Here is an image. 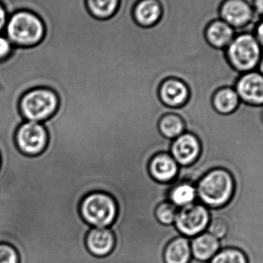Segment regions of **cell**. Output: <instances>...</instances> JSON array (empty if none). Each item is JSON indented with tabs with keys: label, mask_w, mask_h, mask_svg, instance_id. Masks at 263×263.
Wrapping results in <instances>:
<instances>
[{
	"label": "cell",
	"mask_w": 263,
	"mask_h": 263,
	"mask_svg": "<svg viewBox=\"0 0 263 263\" xmlns=\"http://www.w3.org/2000/svg\"><path fill=\"white\" fill-rule=\"evenodd\" d=\"M115 243V236L109 227L92 228L86 236V248L92 256L97 257L103 258L110 254Z\"/></svg>",
	"instance_id": "14"
},
{
	"label": "cell",
	"mask_w": 263,
	"mask_h": 263,
	"mask_svg": "<svg viewBox=\"0 0 263 263\" xmlns=\"http://www.w3.org/2000/svg\"><path fill=\"white\" fill-rule=\"evenodd\" d=\"M256 70L258 72H260L261 74L263 76V52L262 57H261L260 60H259V65H258L257 69Z\"/></svg>",
	"instance_id": "30"
},
{
	"label": "cell",
	"mask_w": 263,
	"mask_h": 263,
	"mask_svg": "<svg viewBox=\"0 0 263 263\" xmlns=\"http://www.w3.org/2000/svg\"><path fill=\"white\" fill-rule=\"evenodd\" d=\"M8 18H9V16H8L7 10H6L4 5L0 2V33L6 28Z\"/></svg>",
	"instance_id": "27"
},
{
	"label": "cell",
	"mask_w": 263,
	"mask_h": 263,
	"mask_svg": "<svg viewBox=\"0 0 263 263\" xmlns=\"http://www.w3.org/2000/svg\"><path fill=\"white\" fill-rule=\"evenodd\" d=\"M179 208L167 200L158 205L155 210L156 219L164 226L174 225Z\"/></svg>",
	"instance_id": "23"
},
{
	"label": "cell",
	"mask_w": 263,
	"mask_h": 263,
	"mask_svg": "<svg viewBox=\"0 0 263 263\" xmlns=\"http://www.w3.org/2000/svg\"><path fill=\"white\" fill-rule=\"evenodd\" d=\"M10 57H18V58H20V59H22V60H25V61H26V63H27L28 64H29V66H30L31 68H32V72H33V74H34L33 69H32V65L30 64V63H29V62H28V60H26V59L24 57H22V55H18V54H16V53L12 54V55H11ZM6 60H7V59H6ZM34 76H35V74H34ZM35 80H36V78H35ZM36 82H37V80H36ZM37 84H38V83H37ZM38 87H39V85H38Z\"/></svg>",
	"instance_id": "29"
},
{
	"label": "cell",
	"mask_w": 263,
	"mask_h": 263,
	"mask_svg": "<svg viewBox=\"0 0 263 263\" xmlns=\"http://www.w3.org/2000/svg\"><path fill=\"white\" fill-rule=\"evenodd\" d=\"M18 149L27 156H36L44 151L48 143V133L42 123L25 120L15 133Z\"/></svg>",
	"instance_id": "8"
},
{
	"label": "cell",
	"mask_w": 263,
	"mask_h": 263,
	"mask_svg": "<svg viewBox=\"0 0 263 263\" xmlns=\"http://www.w3.org/2000/svg\"><path fill=\"white\" fill-rule=\"evenodd\" d=\"M263 49L252 31L238 32L222 52L224 59L239 73L256 70Z\"/></svg>",
	"instance_id": "3"
},
{
	"label": "cell",
	"mask_w": 263,
	"mask_h": 263,
	"mask_svg": "<svg viewBox=\"0 0 263 263\" xmlns=\"http://www.w3.org/2000/svg\"><path fill=\"white\" fill-rule=\"evenodd\" d=\"M240 103V99L233 87H224L218 89L212 99L215 110L222 115L233 114Z\"/></svg>",
	"instance_id": "18"
},
{
	"label": "cell",
	"mask_w": 263,
	"mask_h": 263,
	"mask_svg": "<svg viewBox=\"0 0 263 263\" xmlns=\"http://www.w3.org/2000/svg\"><path fill=\"white\" fill-rule=\"evenodd\" d=\"M234 89L243 103L263 106V76L257 70L240 74Z\"/></svg>",
	"instance_id": "11"
},
{
	"label": "cell",
	"mask_w": 263,
	"mask_h": 263,
	"mask_svg": "<svg viewBox=\"0 0 263 263\" xmlns=\"http://www.w3.org/2000/svg\"><path fill=\"white\" fill-rule=\"evenodd\" d=\"M162 6L159 0H139L133 11L135 22L142 27L157 24L162 16Z\"/></svg>",
	"instance_id": "16"
},
{
	"label": "cell",
	"mask_w": 263,
	"mask_h": 263,
	"mask_svg": "<svg viewBox=\"0 0 263 263\" xmlns=\"http://www.w3.org/2000/svg\"><path fill=\"white\" fill-rule=\"evenodd\" d=\"M236 32L233 27L218 17L210 18L203 28V40L210 49L222 52L236 36Z\"/></svg>",
	"instance_id": "10"
},
{
	"label": "cell",
	"mask_w": 263,
	"mask_h": 263,
	"mask_svg": "<svg viewBox=\"0 0 263 263\" xmlns=\"http://www.w3.org/2000/svg\"><path fill=\"white\" fill-rule=\"evenodd\" d=\"M80 212L83 220L92 228H109L117 219L118 207L110 195L94 192L83 198Z\"/></svg>",
	"instance_id": "4"
},
{
	"label": "cell",
	"mask_w": 263,
	"mask_h": 263,
	"mask_svg": "<svg viewBox=\"0 0 263 263\" xmlns=\"http://www.w3.org/2000/svg\"><path fill=\"white\" fill-rule=\"evenodd\" d=\"M5 29L8 40L18 49L35 47L46 36V25L43 18L29 9L14 12L8 18Z\"/></svg>",
	"instance_id": "2"
},
{
	"label": "cell",
	"mask_w": 263,
	"mask_h": 263,
	"mask_svg": "<svg viewBox=\"0 0 263 263\" xmlns=\"http://www.w3.org/2000/svg\"><path fill=\"white\" fill-rule=\"evenodd\" d=\"M0 263H18L16 251L10 246L0 244Z\"/></svg>",
	"instance_id": "24"
},
{
	"label": "cell",
	"mask_w": 263,
	"mask_h": 263,
	"mask_svg": "<svg viewBox=\"0 0 263 263\" xmlns=\"http://www.w3.org/2000/svg\"><path fill=\"white\" fill-rule=\"evenodd\" d=\"M190 95L188 86L179 79L174 77L165 79L159 86V99L168 107H182L186 104Z\"/></svg>",
	"instance_id": "12"
},
{
	"label": "cell",
	"mask_w": 263,
	"mask_h": 263,
	"mask_svg": "<svg viewBox=\"0 0 263 263\" xmlns=\"http://www.w3.org/2000/svg\"><path fill=\"white\" fill-rule=\"evenodd\" d=\"M210 219V209L197 200L179 209L174 226L182 236L192 239L206 231Z\"/></svg>",
	"instance_id": "6"
},
{
	"label": "cell",
	"mask_w": 263,
	"mask_h": 263,
	"mask_svg": "<svg viewBox=\"0 0 263 263\" xmlns=\"http://www.w3.org/2000/svg\"><path fill=\"white\" fill-rule=\"evenodd\" d=\"M235 189L231 173L222 168L210 170L196 182L198 200L210 210L227 206L233 199Z\"/></svg>",
	"instance_id": "1"
},
{
	"label": "cell",
	"mask_w": 263,
	"mask_h": 263,
	"mask_svg": "<svg viewBox=\"0 0 263 263\" xmlns=\"http://www.w3.org/2000/svg\"><path fill=\"white\" fill-rule=\"evenodd\" d=\"M191 239L180 236L168 242L164 251L165 263H190L192 256Z\"/></svg>",
	"instance_id": "17"
},
{
	"label": "cell",
	"mask_w": 263,
	"mask_h": 263,
	"mask_svg": "<svg viewBox=\"0 0 263 263\" xmlns=\"http://www.w3.org/2000/svg\"><path fill=\"white\" fill-rule=\"evenodd\" d=\"M216 17L237 32L247 30L257 21L250 0H220L216 6Z\"/></svg>",
	"instance_id": "7"
},
{
	"label": "cell",
	"mask_w": 263,
	"mask_h": 263,
	"mask_svg": "<svg viewBox=\"0 0 263 263\" xmlns=\"http://www.w3.org/2000/svg\"><path fill=\"white\" fill-rule=\"evenodd\" d=\"M14 48L7 37L0 35V62L9 58L13 52Z\"/></svg>",
	"instance_id": "25"
},
{
	"label": "cell",
	"mask_w": 263,
	"mask_h": 263,
	"mask_svg": "<svg viewBox=\"0 0 263 263\" xmlns=\"http://www.w3.org/2000/svg\"><path fill=\"white\" fill-rule=\"evenodd\" d=\"M179 164L170 153H159L153 156L148 162V173L153 179L161 183H170L177 179Z\"/></svg>",
	"instance_id": "13"
},
{
	"label": "cell",
	"mask_w": 263,
	"mask_h": 263,
	"mask_svg": "<svg viewBox=\"0 0 263 263\" xmlns=\"http://www.w3.org/2000/svg\"><path fill=\"white\" fill-rule=\"evenodd\" d=\"M208 263H249L247 254L240 249L227 247L219 250Z\"/></svg>",
	"instance_id": "21"
},
{
	"label": "cell",
	"mask_w": 263,
	"mask_h": 263,
	"mask_svg": "<svg viewBox=\"0 0 263 263\" xmlns=\"http://www.w3.org/2000/svg\"><path fill=\"white\" fill-rule=\"evenodd\" d=\"M192 256L199 262L208 263L220 250V240L208 232H204L192 238Z\"/></svg>",
	"instance_id": "15"
},
{
	"label": "cell",
	"mask_w": 263,
	"mask_h": 263,
	"mask_svg": "<svg viewBox=\"0 0 263 263\" xmlns=\"http://www.w3.org/2000/svg\"><path fill=\"white\" fill-rule=\"evenodd\" d=\"M161 134L173 141L186 132V125L179 114H166L161 117L158 124Z\"/></svg>",
	"instance_id": "19"
},
{
	"label": "cell",
	"mask_w": 263,
	"mask_h": 263,
	"mask_svg": "<svg viewBox=\"0 0 263 263\" xmlns=\"http://www.w3.org/2000/svg\"><path fill=\"white\" fill-rule=\"evenodd\" d=\"M58 106L57 92L46 87L29 89L20 100V112L26 121L43 123L55 114Z\"/></svg>",
	"instance_id": "5"
},
{
	"label": "cell",
	"mask_w": 263,
	"mask_h": 263,
	"mask_svg": "<svg viewBox=\"0 0 263 263\" xmlns=\"http://www.w3.org/2000/svg\"><path fill=\"white\" fill-rule=\"evenodd\" d=\"M202 151L200 141L193 133L185 132L172 141L170 153L179 166L193 165L199 159Z\"/></svg>",
	"instance_id": "9"
},
{
	"label": "cell",
	"mask_w": 263,
	"mask_h": 263,
	"mask_svg": "<svg viewBox=\"0 0 263 263\" xmlns=\"http://www.w3.org/2000/svg\"><path fill=\"white\" fill-rule=\"evenodd\" d=\"M253 33L263 49V18H259L253 26Z\"/></svg>",
	"instance_id": "26"
},
{
	"label": "cell",
	"mask_w": 263,
	"mask_h": 263,
	"mask_svg": "<svg viewBox=\"0 0 263 263\" xmlns=\"http://www.w3.org/2000/svg\"><path fill=\"white\" fill-rule=\"evenodd\" d=\"M257 20L263 18V0H250Z\"/></svg>",
	"instance_id": "28"
},
{
	"label": "cell",
	"mask_w": 263,
	"mask_h": 263,
	"mask_svg": "<svg viewBox=\"0 0 263 263\" xmlns=\"http://www.w3.org/2000/svg\"><path fill=\"white\" fill-rule=\"evenodd\" d=\"M211 219L207 227L206 232L213 235L216 239L221 240L230 233V224L223 216L215 214L210 211Z\"/></svg>",
	"instance_id": "22"
},
{
	"label": "cell",
	"mask_w": 263,
	"mask_h": 263,
	"mask_svg": "<svg viewBox=\"0 0 263 263\" xmlns=\"http://www.w3.org/2000/svg\"><path fill=\"white\" fill-rule=\"evenodd\" d=\"M18 50H20V49H18ZM13 51H14V50H13ZM20 51H23V50H20ZM24 53H25V52H24ZM27 57H28V55H27ZM29 59H30V58H29ZM31 62H32V61H31ZM32 66H33V65H32ZM33 68H34V67H33ZM35 77H36V76H35ZM36 80H37V79H36ZM38 84H39V83H38Z\"/></svg>",
	"instance_id": "31"
},
{
	"label": "cell",
	"mask_w": 263,
	"mask_h": 263,
	"mask_svg": "<svg viewBox=\"0 0 263 263\" xmlns=\"http://www.w3.org/2000/svg\"><path fill=\"white\" fill-rule=\"evenodd\" d=\"M120 0H86L88 12L97 20H106L115 15Z\"/></svg>",
	"instance_id": "20"
}]
</instances>
